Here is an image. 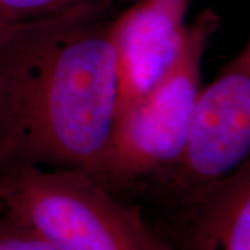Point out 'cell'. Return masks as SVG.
I'll return each mask as SVG.
<instances>
[{"label":"cell","mask_w":250,"mask_h":250,"mask_svg":"<svg viewBox=\"0 0 250 250\" xmlns=\"http://www.w3.org/2000/svg\"><path fill=\"white\" fill-rule=\"evenodd\" d=\"M0 214L54 250H168L135 207L83 171L0 167Z\"/></svg>","instance_id":"2"},{"label":"cell","mask_w":250,"mask_h":250,"mask_svg":"<svg viewBox=\"0 0 250 250\" xmlns=\"http://www.w3.org/2000/svg\"><path fill=\"white\" fill-rule=\"evenodd\" d=\"M125 0H0V28L65 17L83 11L116 10Z\"/></svg>","instance_id":"7"},{"label":"cell","mask_w":250,"mask_h":250,"mask_svg":"<svg viewBox=\"0 0 250 250\" xmlns=\"http://www.w3.org/2000/svg\"><path fill=\"white\" fill-rule=\"evenodd\" d=\"M220 16L211 9L189 21L178 59L145 98L117 116L106 156L90 175L120 196L141 190L174 168L187 150L197 99L202 65Z\"/></svg>","instance_id":"3"},{"label":"cell","mask_w":250,"mask_h":250,"mask_svg":"<svg viewBox=\"0 0 250 250\" xmlns=\"http://www.w3.org/2000/svg\"><path fill=\"white\" fill-rule=\"evenodd\" d=\"M118 10L0 28V167L96 171L118 111Z\"/></svg>","instance_id":"1"},{"label":"cell","mask_w":250,"mask_h":250,"mask_svg":"<svg viewBox=\"0 0 250 250\" xmlns=\"http://www.w3.org/2000/svg\"><path fill=\"white\" fill-rule=\"evenodd\" d=\"M0 250L54 249L28 225L7 215L0 214Z\"/></svg>","instance_id":"8"},{"label":"cell","mask_w":250,"mask_h":250,"mask_svg":"<svg viewBox=\"0 0 250 250\" xmlns=\"http://www.w3.org/2000/svg\"><path fill=\"white\" fill-rule=\"evenodd\" d=\"M250 160V34L242 49L200 90L187 150L146 188L170 205Z\"/></svg>","instance_id":"4"},{"label":"cell","mask_w":250,"mask_h":250,"mask_svg":"<svg viewBox=\"0 0 250 250\" xmlns=\"http://www.w3.org/2000/svg\"><path fill=\"white\" fill-rule=\"evenodd\" d=\"M170 207L168 250H250V160Z\"/></svg>","instance_id":"6"},{"label":"cell","mask_w":250,"mask_h":250,"mask_svg":"<svg viewBox=\"0 0 250 250\" xmlns=\"http://www.w3.org/2000/svg\"><path fill=\"white\" fill-rule=\"evenodd\" d=\"M189 0H132L116 13L118 111L139 103L178 59L189 29Z\"/></svg>","instance_id":"5"}]
</instances>
